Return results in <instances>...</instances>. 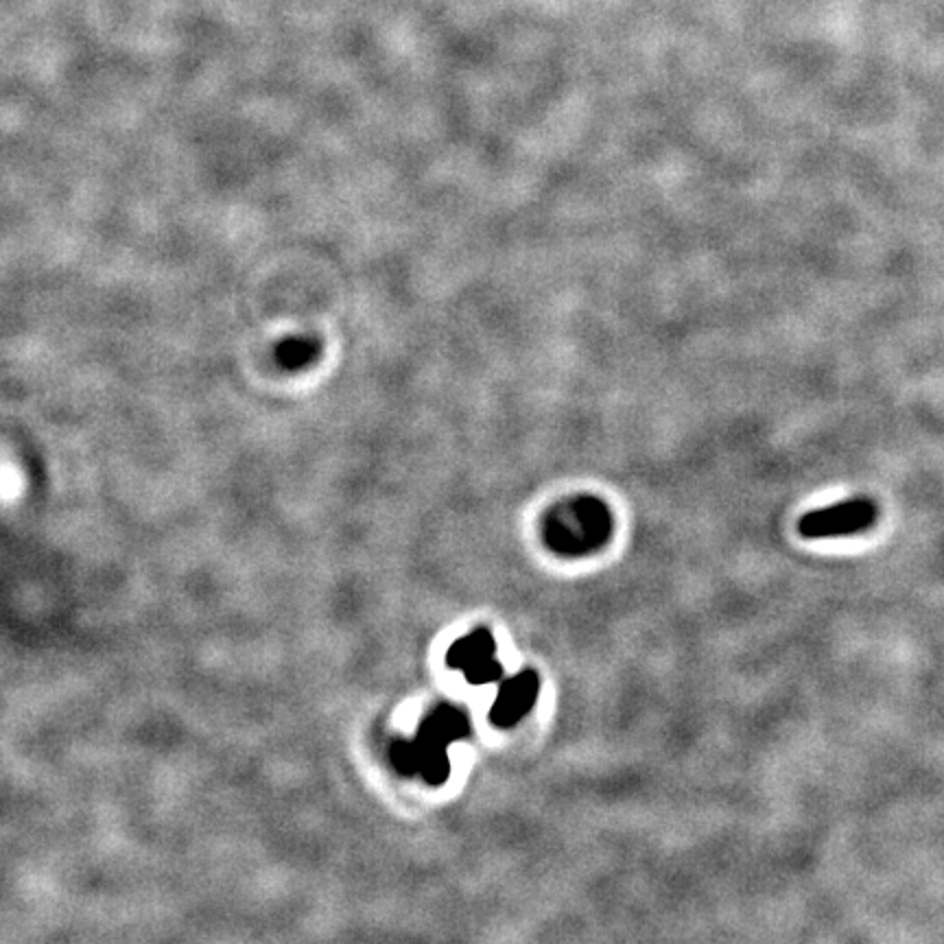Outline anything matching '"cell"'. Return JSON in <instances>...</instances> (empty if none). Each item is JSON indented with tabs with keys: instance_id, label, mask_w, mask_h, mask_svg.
Wrapping results in <instances>:
<instances>
[{
	"instance_id": "2",
	"label": "cell",
	"mask_w": 944,
	"mask_h": 944,
	"mask_svg": "<svg viewBox=\"0 0 944 944\" xmlns=\"http://www.w3.org/2000/svg\"><path fill=\"white\" fill-rule=\"evenodd\" d=\"M879 507L870 499L842 501L800 518V534L807 538L853 536L877 523Z\"/></svg>"
},
{
	"instance_id": "3",
	"label": "cell",
	"mask_w": 944,
	"mask_h": 944,
	"mask_svg": "<svg viewBox=\"0 0 944 944\" xmlns=\"http://www.w3.org/2000/svg\"><path fill=\"white\" fill-rule=\"evenodd\" d=\"M540 680L534 671H523L516 678L507 680L492 708V722L499 726H514L531 711L538 698Z\"/></svg>"
},
{
	"instance_id": "4",
	"label": "cell",
	"mask_w": 944,
	"mask_h": 944,
	"mask_svg": "<svg viewBox=\"0 0 944 944\" xmlns=\"http://www.w3.org/2000/svg\"><path fill=\"white\" fill-rule=\"evenodd\" d=\"M494 643L488 632H477L457 643L451 652V665L468 669L470 678L477 682L499 676V665L492 660Z\"/></svg>"
},
{
	"instance_id": "1",
	"label": "cell",
	"mask_w": 944,
	"mask_h": 944,
	"mask_svg": "<svg viewBox=\"0 0 944 944\" xmlns=\"http://www.w3.org/2000/svg\"><path fill=\"white\" fill-rule=\"evenodd\" d=\"M612 516L606 503L593 497L571 499L558 505L547 518V545L564 556H582L610 538Z\"/></svg>"
}]
</instances>
